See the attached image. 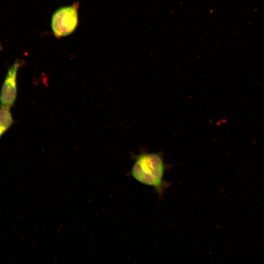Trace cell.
I'll list each match as a JSON object with an SVG mask.
<instances>
[{
	"label": "cell",
	"instance_id": "obj_1",
	"mask_svg": "<svg viewBox=\"0 0 264 264\" xmlns=\"http://www.w3.org/2000/svg\"><path fill=\"white\" fill-rule=\"evenodd\" d=\"M135 161L131 175L139 182L154 188L162 195L169 183L163 179L166 169L162 155L159 153H146L134 155Z\"/></svg>",
	"mask_w": 264,
	"mask_h": 264
},
{
	"label": "cell",
	"instance_id": "obj_2",
	"mask_svg": "<svg viewBox=\"0 0 264 264\" xmlns=\"http://www.w3.org/2000/svg\"><path fill=\"white\" fill-rule=\"evenodd\" d=\"M77 3L57 9L52 15L51 26L54 35L57 38L71 34L78 22Z\"/></svg>",
	"mask_w": 264,
	"mask_h": 264
},
{
	"label": "cell",
	"instance_id": "obj_3",
	"mask_svg": "<svg viewBox=\"0 0 264 264\" xmlns=\"http://www.w3.org/2000/svg\"><path fill=\"white\" fill-rule=\"evenodd\" d=\"M19 66V62H16L7 72L0 94L1 106L10 108L13 105L16 100V77Z\"/></svg>",
	"mask_w": 264,
	"mask_h": 264
},
{
	"label": "cell",
	"instance_id": "obj_4",
	"mask_svg": "<svg viewBox=\"0 0 264 264\" xmlns=\"http://www.w3.org/2000/svg\"><path fill=\"white\" fill-rule=\"evenodd\" d=\"M13 122L9 108L1 106L0 108V137L11 126Z\"/></svg>",
	"mask_w": 264,
	"mask_h": 264
}]
</instances>
